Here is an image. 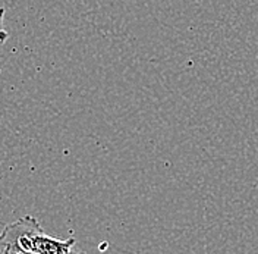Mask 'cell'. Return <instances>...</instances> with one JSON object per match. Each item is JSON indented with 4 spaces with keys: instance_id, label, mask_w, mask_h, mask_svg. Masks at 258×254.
I'll list each match as a JSON object with an SVG mask.
<instances>
[{
    "instance_id": "obj_1",
    "label": "cell",
    "mask_w": 258,
    "mask_h": 254,
    "mask_svg": "<svg viewBox=\"0 0 258 254\" xmlns=\"http://www.w3.org/2000/svg\"><path fill=\"white\" fill-rule=\"evenodd\" d=\"M77 239H59L47 235L38 219L25 216L5 226L0 247L2 254H64L77 251Z\"/></svg>"
}]
</instances>
